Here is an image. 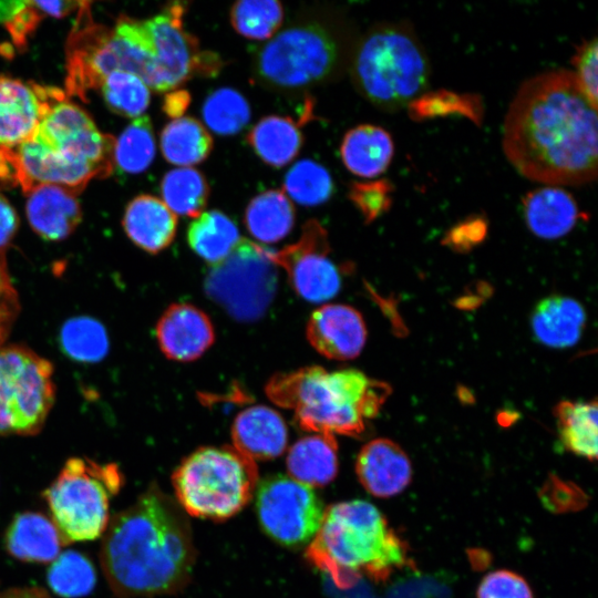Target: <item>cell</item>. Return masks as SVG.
Listing matches in <instances>:
<instances>
[{
	"label": "cell",
	"instance_id": "6",
	"mask_svg": "<svg viewBox=\"0 0 598 598\" xmlns=\"http://www.w3.org/2000/svg\"><path fill=\"white\" fill-rule=\"evenodd\" d=\"M355 38L334 18H306L277 32L252 59L262 86L297 92L336 80L348 69Z\"/></svg>",
	"mask_w": 598,
	"mask_h": 598
},
{
	"label": "cell",
	"instance_id": "16",
	"mask_svg": "<svg viewBox=\"0 0 598 598\" xmlns=\"http://www.w3.org/2000/svg\"><path fill=\"white\" fill-rule=\"evenodd\" d=\"M63 96L59 89L0 75V147L12 148L28 140L50 106Z\"/></svg>",
	"mask_w": 598,
	"mask_h": 598
},
{
	"label": "cell",
	"instance_id": "5",
	"mask_svg": "<svg viewBox=\"0 0 598 598\" xmlns=\"http://www.w3.org/2000/svg\"><path fill=\"white\" fill-rule=\"evenodd\" d=\"M305 556L338 587L348 588L362 576L385 580L406 564L408 549L379 508L352 499L324 509Z\"/></svg>",
	"mask_w": 598,
	"mask_h": 598
},
{
	"label": "cell",
	"instance_id": "32",
	"mask_svg": "<svg viewBox=\"0 0 598 598\" xmlns=\"http://www.w3.org/2000/svg\"><path fill=\"white\" fill-rule=\"evenodd\" d=\"M240 239L235 223L219 210L203 212L187 228L189 247L210 266L225 259Z\"/></svg>",
	"mask_w": 598,
	"mask_h": 598
},
{
	"label": "cell",
	"instance_id": "2",
	"mask_svg": "<svg viewBox=\"0 0 598 598\" xmlns=\"http://www.w3.org/2000/svg\"><path fill=\"white\" fill-rule=\"evenodd\" d=\"M196 560L192 528L176 499L152 484L111 517L100 561L118 598H148L182 590Z\"/></svg>",
	"mask_w": 598,
	"mask_h": 598
},
{
	"label": "cell",
	"instance_id": "37",
	"mask_svg": "<svg viewBox=\"0 0 598 598\" xmlns=\"http://www.w3.org/2000/svg\"><path fill=\"white\" fill-rule=\"evenodd\" d=\"M155 137L148 116L134 118L114 146V165L130 174L147 169L155 156Z\"/></svg>",
	"mask_w": 598,
	"mask_h": 598
},
{
	"label": "cell",
	"instance_id": "50",
	"mask_svg": "<svg viewBox=\"0 0 598 598\" xmlns=\"http://www.w3.org/2000/svg\"><path fill=\"white\" fill-rule=\"evenodd\" d=\"M190 103V95L185 90L169 91L164 97L163 111L173 120L182 117Z\"/></svg>",
	"mask_w": 598,
	"mask_h": 598
},
{
	"label": "cell",
	"instance_id": "8",
	"mask_svg": "<svg viewBox=\"0 0 598 598\" xmlns=\"http://www.w3.org/2000/svg\"><path fill=\"white\" fill-rule=\"evenodd\" d=\"M258 482L256 462L228 445L194 451L172 476L182 509L212 520H225L239 513L252 498Z\"/></svg>",
	"mask_w": 598,
	"mask_h": 598
},
{
	"label": "cell",
	"instance_id": "41",
	"mask_svg": "<svg viewBox=\"0 0 598 598\" xmlns=\"http://www.w3.org/2000/svg\"><path fill=\"white\" fill-rule=\"evenodd\" d=\"M99 89L106 105L121 116L136 118L148 107L150 89L133 73L113 71L105 76Z\"/></svg>",
	"mask_w": 598,
	"mask_h": 598
},
{
	"label": "cell",
	"instance_id": "49",
	"mask_svg": "<svg viewBox=\"0 0 598 598\" xmlns=\"http://www.w3.org/2000/svg\"><path fill=\"white\" fill-rule=\"evenodd\" d=\"M18 182V166L14 151L0 147V188L16 187Z\"/></svg>",
	"mask_w": 598,
	"mask_h": 598
},
{
	"label": "cell",
	"instance_id": "22",
	"mask_svg": "<svg viewBox=\"0 0 598 598\" xmlns=\"http://www.w3.org/2000/svg\"><path fill=\"white\" fill-rule=\"evenodd\" d=\"M27 195L28 221L42 239L63 240L81 223L82 210L75 194L59 186L42 185Z\"/></svg>",
	"mask_w": 598,
	"mask_h": 598
},
{
	"label": "cell",
	"instance_id": "34",
	"mask_svg": "<svg viewBox=\"0 0 598 598\" xmlns=\"http://www.w3.org/2000/svg\"><path fill=\"white\" fill-rule=\"evenodd\" d=\"M163 202L175 214L197 217L209 197V185L202 172L178 167L167 172L161 183Z\"/></svg>",
	"mask_w": 598,
	"mask_h": 598
},
{
	"label": "cell",
	"instance_id": "35",
	"mask_svg": "<svg viewBox=\"0 0 598 598\" xmlns=\"http://www.w3.org/2000/svg\"><path fill=\"white\" fill-rule=\"evenodd\" d=\"M59 344L65 355L80 363L100 362L110 348L103 324L84 316L71 318L63 323Z\"/></svg>",
	"mask_w": 598,
	"mask_h": 598
},
{
	"label": "cell",
	"instance_id": "43",
	"mask_svg": "<svg viewBox=\"0 0 598 598\" xmlns=\"http://www.w3.org/2000/svg\"><path fill=\"white\" fill-rule=\"evenodd\" d=\"M476 598H534L527 580L507 569L486 574L476 590Z\"/></svg>",
	"mask_w": 598,
	"mask_h": 598
},
{
	"label": "cell",
	"instance_id": "42",
	"mask_svg": "<svg viewBox=\"0 0 598 598\" xmlns=\"http://www.w3.org/2000/svg\"><path fill=\"white\" fill-rule=\"evenodd\" d=\"M394 185L386 178L353 182L349 186V199L370 224L389 212L393 203Z\"/></svg>",
	"mask_w": 598,
	"mask_h": 598
},
{
	"label": "cell",
	"instance_id": "21",
	"mask_svg": "<svg viewBox=\"0 0 598 598\" xmlns=\"http://www.w3.org/2000/svg\"><path fill=\"white\" fill-rule=\"evenodd\" d=\"M233 447L252 461L281 455L288 444V430L281 415L265 405L241 411L231 427Z\"/></svg>",
	"mask_w": 598,
	"mask_h": 598
},
{
	"label": "cell",
	"instance_id": "26",
	"mask_svg": "<svg viewBox=\"0 0 598 598\" xmlns=\"http://www.w3.org/2000/svg\"><path fill=\"white\" fill-rule=\"evenodd\" d=\"M586 322V312L575 299L553 295L540 300L530 317V327L536 340L551 348H567L580 339Z\"/></svg>",
	"mask_w": 598,
	"mask_h": 598
},
{
	"label": "cell",
	"instance_id": "14",
	"mask_svg": "<svg viewBox=\"0 0 598 598\" xmlns=\"http://www.w3.org/2000/svg\"><path fill=\"white\" fill-rule=\"evenodd\" d=\"M329 254L326 229L311 219L303 225L299 240L279 251L271 250V259L286 271L301 298L321 302L333 298L341 288V271Z\"/></svg>",
	"mask_w": 598,
	"mask_h": 598
},
{
	"label": "cell",
	"instance_id": "28",
	"mask_svg": "<svg viewBox=\"0 0 598 598\" xmlns=\"http://www.w3.org/2000/svg\"><path fill=\"white\" fill-rule=\"evenodd\" d=\"M247 142L262 162L280 168L298 155L303 137L291 117L268 115L252 126Z\"/></svg>",
	"mask_w": 598,
	"mask_h": 598
},
{
	"label": "cell",
	"instance_id": "18",
	"mask_svg": "<svg viewBox=\"0 0 598 598\" xmlns=\"http://www.w3.org/2000/svg\"><path fill=\"white\" fill-rule=\"evenodd\" d=\"M156 339L165 357L188 362L213 344L215 332L204 311L189 303H173L157 321Z\"/></svg>",
	"mask_w": 598,
	"mask_h": 598
},
{
	"label": "cell",
	"instance_id": "51",
	"mask_svg": "<svg viewBox=\"0 0 598 598\" xmlns=\"http://www.w3.org/2000/svg\"><path fill=\"white\" fill-rule=\"evenodd\" d=\"M82 1H35L45 17L63 18L79 10Z\"/></svg>",
	"mask_w": 598,
	"mask_h": 598
},
{
	"label": "cell",
	"instance_id": "3",
	"mask_svg": "<svg viewBox=\"0 0 598 598\" xmlns=\"http://www.w3.org/2000/svg\"><path fill=\"white\" fill-rule=\"evenodd\" d=\"M115 140L99 131L91 116L66 96L55 101L33 134L13 147L18 181L28 194L42 185L73 194L114 168Z\"/></svg>",
	"mask_w": 598,
	"mask_h": 598
},
{
	"label": "cell",
	"instance_id": "4",
	"mask_svg": "<svg viewBox=\"0 0 598 598\" xmlns=\"http://www.w3.org/2000/svg\"><path fill=\"white\" fill-rule=\"evenodd\" d=\"M265 391L275 404L293 412L303 431L359 436L378 415L391 388L354 369L306 367L275 374Z\"/></svg>",
	"mask_w": 598,
	"mask_h": 598
},
{
	"label": "cell",
	"instance_id": "39",
	"mask_svg": "<svg viewBox=\"0 0 598 598\" xmlns=\"http://www.w3.org/2000/svg\"><path fill=\"white\" fill-rule=\"evenodd\" d=\"M233 28L252 40L271 39L283 21V8L276 0H240L229 12Z\"/></svg>",
	"mask_w": 598,
	"mask_h": 598
},
{
	"label": "cell",
	"instance_id": "38",
	"mask_svg": "<svg viewBox=\"0 0 598 598\" xmlns=\"http://www.w3.org/2000/svg\"><path fill=\"white\" fill-rule=\"evenodd\" d=\"M202 116L206 126L219 135L239 133L250 120V106L243 94L231 87H220L207 95Z\"/></svg>",
	"mask_w": 598,
	"mask_h": 598
},
{
	"label": "cell",
	"instance_id": "36",
	"mask_svg": "<svg viewBox=\"0 0 598 598\" xmlns=\"http://www.w3.org/2000/svg\"><path fill=\"white\" fill-rule=\"evenodd\" d=\"M47 581L51 590L62 598H81L93 591L96 571L86 555L66 550L51 561Z\"/></svg>",
	"mask_w": 598,
	"mask_h": 598
},
{
	"label": "cell",
	"instance_id": "27",
	"mask_svg": "<svg viewBox=\"0 0 598 598\" xmlns=\"http://www.w3.org/2000/svg\"><path fill=\"white\" fill-rule=\"evenodd\" d=\"M288 476L312 487H323L338 473V444L332 434H312L298 440L288 451Z\"/></svg>",
	"mask_w": 598,
	"mask_h": 598
},
{
	"label": "cell",
	"instance_id": "23",
	"mask_svg": "<svg viewBox=\"0 0 598 598\" xmlns=\"http://www.w3.org/2000/svg\"><path fill=\"white\" fill-rule=\"evenodd\" d=\"M3 544L11 557L41 564L53 561L64 546L52 519L31 511L19 513L11 519Z\"/></svg>",
	"mask_w": 598,
	"mask_h": 598
},
{
	"label": "cell",
	"instance_id": "10",
	"mask_svg": "<svg viewBox=\"0 0 598 598\" xmlns=\"http://www.w3.org/2000/svg\"><path fill=\"white\" fill-rule=\"evenodd\" d=\"M54 400L49 360L24 346L0 348V435L38 434Z\"/></svg>",
	"mask_w": 598,
	"mask_h": 598
},
{
	"label": "cell",
	"instance_id": "47",
	"mask_svg": "<svg viewBox=\"0 0 598 598\" xmlns=\"http://www.w3.org/2000/svg\"><path fill=\"white\" fill-rule=\"evenodd\" d=\"M45 16L35 1L22 0L19 9L3 24L12 38L14 47L22 49Z\"/></svg>",
	"mask_w": 598,
	"mask_h": 598
},
{
	"label": "cell",
	"instance_id": "33",
	"mask_svg": "<svg viewBox=\"0 0 598 598\" xmlns=\"http://www.w3.org/2000/svg\"><path fill=\"white\" fill-rule=\"evenodd\" d=\"M406 109L410 118L415 122L451 115L466 117L476 125L484 120V103L480 95L445 89L423 92Z\"/></svg>",
	"mask_w": 598,
	"mask_h": 598
},
{
	"label": "cell",
	"instance_id": "48",
	"mask_svg": "<svg viewBox=\"0 0 598 598\" xmlns=\"http://www.w3.org/2000/svg\"><path fill=\"white\" fill-rule=\"evenodd\" d=\"M19 227V217L9 200L0 195V248H7Z\"/></svg>",
	"mask_w": 598,
	"mask_h": 598
},
{
	"label": "cell",
	"instance_id": "24",
	"mask_svg": "<svg viewBox=\"0 0 598 598\" xmlns=\"http://www.w3.org/2000/svg\"><path fill=\"white\" fill-rule=\"evenodd\" d=\"M122 226L137 247L157 254L174 240L177 216L157 197L140 195L126 206Z\"/></svg>",
	"mask_w": 598,
	"mask_h": 598
},
{
	"label": "cell",
	"instance_id": "17",
	"mask_svg": "<svg viewBox=\"0 0 598 598\" xmlns=\"http://www.w3.org/2000/svg\"><path fill=\"white\" fill-rule=\"evenodd\" d=\"M307 339L321 355L333 360L358 357L367 341L361 313L351 306L323 305L315 310L306 328Z\"/></svg>",
	"mask_w": 598,
	"mask_h": 598
},
{
	"label": "cell",
	"instance_id": "45",
	"mask_svg": "<svg viewBox=\"0 0 598 598\" xmlns=\"http://www.w3.org/2000/svg\"><path fill=\"white\" fill-rule=\"evenodd\" d=\"M20 301L8 268L7 248H0V348L20 312Z\"/></svg>",
	"mask_w": 598,
	"mask_h": 598
},
{
	"label": "cell",
	"instance_id": "52",
	"mask_svg": "<svg viewBox=\"0 0 598 598\" xmlns=\"http://www.w3.org/2000/svg\"><path fill=\"white\" fill-rule=\"evenodd\" d=\"M0 598H52L40 587H13L0 591Z\"/></svg>",
	"mask_w": 598,
	"mask_h": 598
},
{
	"label": "cell",
	"instance_id": "1",
	"mask_svg": "<svg viewBox=\"0 0 598 598\" xmlns=\"http://www.w3.org/2000/svg\"><path fill=\"white\" fill-rule=\"evenodd\" d=\"M597 107L569 70L538 73L515 93L503 124L502 147L525 178L581 186L597 177Z\"/></svg>",
	"mask_w": 598,
	"mask_h": 598
},
{
	"label": "cell",
	"instance_id": "13",
	"mask_svg": "<svg viewBox=\"0 0 598 598\" xmlns=\"http://www.w3.org/2000/svg\"><path fill=\"white\" fill-rule=\"evenodd\" d=\"M186 9L185 2H171L144 20L155 48L157 92L176 90L193 76H215L224 64L217 53L200 50L198 39L185 30Z\"/></svg>",
	"mask_w": 598,
	"mask_h": 598
},
{
	"label": "cell",
	"instance_id": "40",
	"mask_svg": "<svg viewBox=\"0 0 598 598\" xmlns=\"http://www.w3.org/2000/svg\"><path fill=\"white\" fill-rule=\"evenodd\" d=\"M328 169L311 159H301L290 167L283 179V193L303 206L326 203L333 194Z\"/></svg>",
	"mask_w": 598,
	"mask_h": 598
},
{
	"label": "cell",
	"instance_id": "29",
	"mask_svg": "<svg viewBox=\"0 0 598 598\" xmlns=\"http://www.w3.org/2000/svg\"><path fill=\"white\" fill-rule=\"evenodd\" d=\"M296 214L290 198L279 189H268L247 205L244 221L249 234L261 243H277L290 234Z\"/></svg>",
	"mask_w": 598,
	"mask_h": 598
},
{
	"label": "cell",
	"instance_id": "15",
	"mask_svg": "<svg viewBox=\"0 0 598 598\" xmlns=\"http://www.w3.org/2000/svg\"><path fill=\"white\" fill-rule=\"evenodd\" d=\"M78 19L66 44V81L69 95L82 100L99 89L106 75L116 70L111 44L112 29L94 23L90 2L82 1Z\"/></svg>",
	"mask_w": 598,
	"mask_h": 598
},
{
	"label": "cell",
	"instance_id": "19",
	"mask_svg": "<svg viewBox=\"0 0 598 598\" xmlns=\"http://www.w3.org/2000/svg\"><path fill=\"white\" fill-rule=\"evenodd\" d=\"M355 473L371 495L390 498L401 494L412 481V464L408 454L389 439H374L360 450Z\"/></svg>",
	"mask_w": 598,
	"mask_h": 598
},
{
	"label": "cell",
	"instance_id": "44",
	"mask_svg": "<svg viewBox=\"0 0 598 598\" xmlns=\"http://www.w3.org/2000/svg\"><path fill=\"white\" fill-rule=\"evenodd\" d=\"M597 55L598 43L597 38L594 37L590 40L582 41L576 49L571 64L574 71L571 73L575 76L577 84L584 92L588 101L597 107L598 93H597Z\"/></svg>",
	"mask_w": 598,
	"mask_h": 598
},
{
	"label": "cell",
	"instance_id": "20",
	"mask_svg": "<svg viewBox=\"0 0 598 598\" xmlns=\"http://www.w3.org/2000/svg\"><path fill=\"white\" fill-rule=\"evenodd\" d=\"M523 216L533 235L553 240L570 233L581 218V212L567 189L543 185L524 196Z\"/></svg>",
	"mask_w": 598,
	"mask_h": 598
},
{
	"label": "cell",
	"instance_id": "31",
	"mask_svg": "<svg viewBox=\"0 0 598 598\" xmlns=\"http://www.w3.org/2000/svg\"><path fill=\"white\" fill-rule=\"evenodd\" d=\"M161 151L165 159L181 167L204 162L213 150V138L196 118L182 116L172 120L161 133Z\"/></svg>",
	"mask_w": 598,
	"mask_h": 598
},
{
	"label": "cell",
	"instance_id": "30",
	"mask_svg": "<svg viewBox=\"0 0 598 598\" xmlns=\"http://www.w3.org/2000/svg\"><path fill=\"white\" fill-rule=\"evenodd\" d=\"M561 444L569 452L590 461L598 452L597 401H561L555 409Z\"/></svg>",
	"mask_w": 598,
	"mask_h": 598
},
{
	"label": "cell",
	"instance_id": "7",
	"mask_svg": "<svg viewBox=\"0 0 598 598\" xmlns=\"http://www.w3.org/2000/svg\"><path fill=\"white\" fill-rule=\"evenodd\" d=\"M348 70L357 91L373 106L396 112L427 91L431 62L413 27L381 22L354 43Z\"/></svg>",
	"mask_w": 598,
	"mask_h": 598
},
{
	"label": "cell",
	"instance_id": "46",
	"mask_svg": "<svg viewBox=\"0 0 598 598\" xmlns=\"http://www.w3.org/2000/svg\"><path fill=\"white\" fill-rule=\"evenodd\" d=\"M487 230V219L482 215H473L447 230L443 244L455 251L467 252L484 240Z\"/></svg>",
	"mask_w": 598,
	"mask_h": 598
},
{
	"label": "cell",
	"instance_id": "11",
	"mask_svg": "<svg viewBox=\"0 0 598 598\" xmlns=\"http://www.w3.org/2000/svg\"><path fill=\"white\" fill-rule=\"evenodd\" d=\"M279 268L271 250L240 239L221 261L212 265L204 282L207 296L234 319L251 322L262 317L278 287Z\"/></svg>",
	"mask_w": 598,
	"mask_h": 598
},
{
	"label": "cell",
	"instance_id": "9",
	"mask_svg": "<svg viewBox=\"0 0 598 598\" xmlns=\"http://www.w3.org/2000/svg\"><path fill=\"white\" fill-rule=\"evenodd\" d=\"M124 482L116 463L100 464L80 456L65 461L42 493L64 546L94 540L104 534L111 519V501Z\"/></svg>",
	"mask_w": 598,
	"mask_h": 598
},
{
	"label": "cell",
	"instance_id": "25",
	"mask_svg": "<svg viewBox=\"0 0 598 598\" xmlns=\"http://www.w3.org/2000/svg\"><path fill=\"white\" fill-rule=\"evenodd\" d=\"M395 152L391 134L373 124H361L350 128L340 145L343 165L353 175L374 178L390 166Z\"/></svg>",
	"mask_w": 598,
	"mask_h": 598
},
{
	"label": "cell",
	"instance_id": "12",
	"mask_svg": "<svg viewBox=\"0 0 598 598\" xmlns=\"http://www.w3.org/2000/svg\"><path fill=\"white\" fill-rule=\"evenodd\" d=\"M255 507L262 530L291 549L310 544L326 509L313 488L282 474L258 482Z\"/></svg>",
	"mask_w": 598,
	"mask_h": 598
}]
</instances>
